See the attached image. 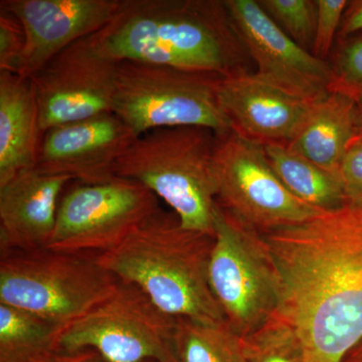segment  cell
<instances>
[{"mask_svg":"<svg viewBox=\"0 0 362 362\" xmlns=\"http://www.w3.org/2000/svg\"><path fill=\"white\" fill-rule=\"evenodd\" d=\"M279 278L274 318L304 362H342L362 338V204L262 233Z\"/></svg>","mask_w":362,"mask_h":362,"instance_id":"6da1fadb","label":"cell"},{"mask_svg":"<svg viewBox=\"0 0 362 362\" xmlns=\"http://www.w3.org/2000/svg\"><path fill=\"white\" fill-rule=\"evenodd\" d=\"M92 37L101 54L118 62L221 76L246 70L247 51L225 1L120 0L111 20Z\"/></svg>","mask_w":362,"mask_h":362,"instance_id":"7a4b0ae2","label":"cell"},{"mask_svg":"<svg viewBox=\"0 0 362 362\" xmlns=\"http://www.w3.org/2000/svg\"><path fill=\"white\" fill-rule=\"evenodd\" d=\"M214 237L159 209L119 246L96 255L120 282L136 286L160 310L202 323L226 322L209 284Z\"/></svg>","mask_w":362,"mask_h":362,"instance_id":"3957f363","label":"cell"},{"mask_svg":"<svg viewBox=\"0 0 362 362\" xmlns=\"http://www.w3.org/2000/svg\"><path fill=\"white\" fill-rule=\"evenodd\" d=\"M214 136L197 126L149 131L119 159L115 175L138 181L163 199L183 228L214 237Z\"/></svg>","mask_w":362,"mask_h":362,"instance_id":"277c9868","label":"cell"},{"mask_svg":"<svg viewBox=\"0 0 362 362\" xmlns=\"http://www.w3.org/2000/svg\"><path fill=\"white\" fill-rule=\"evenodd\" d=\"M118 284L96 255L1 252L0 303L30 312L61 329L102 303Z\"/></svg>","mask_w":362,"mask_h":362,"instance_id":"5b68a950","label":"cell"},{"mask_svg":"<svg viewBox=\"0 0 362 362\" xmlns=\"http://www.w3.org/2000/svg\"><path fill=\"white\" fill-rule=\"evenodd\" d=\"M221 78L211 71L121 61L113 113L137 137L182 126L204 127L221 134L232 130L218 100Z\"/></svg>","mask_w":362,"mask_h":362,"instance_id":"8992f818","label":"cell"},{"mask_svg":"<svg viewBox=\"0 0 362 362\" xmlns=\"http://www.w3.org/2000/svg\"><path fill=\"white\" fill-rule=\"evenodd\" d=\"M209 278L226 323L242 337L258 331L279 304V278L261 233L216 202Z\"/></svg>","mask_w":362,"mask_h":362,"instance_id":"52a82bcc","label":"cell"},{"mask_svg":"<svg viewBox=\"0 0 362 362\" xmlns=\"http://www.w3.org/2000/svg\"><path fill=\"white\" fill-rule=\"evenodd\" d=\"M175 325L139 288L119 281L110 296L59 330L57 351L93 350L107 362H177Z\"/></svg>","mask_w":362,"mask_h":362,"instance_id":"ba28073f","label":"cell"},{"mask_svg":"<svg viewBox=\"0 0 362 362\" xmlns=\"http://www.w3.org/2000/svg\"><path fill=\"white\" fill-rule=\"evenodd\" d=\"M213 164L216 202L261 235L321 213L283 185L263 145L235 131L214 136Z\"/></svg>","mask_w":362,"mask_h":362,"instance_id":"9c48e42d","label":"cell"},{"mask_svg":"<svg viewBox=\"0 0 362 362\" xmlns=\"http://www.w3.org/2000/svg\"><path fill=\"white\" fill-rule=\"evenodd\" d=\"M159 209L158 197L138 181L116 176L95 185L78 182L62 197L47 250L82 255L110 251Z\"/></svg>","mask_w":362,"mask_h":362,"instance_id":"30bf717a","label":"cell"},{"mask_svg":"<svg viewBox=\"0 0 362 362\" xmlns=\"http://www.w3.org/2000/svg\"><path fill=\"white\" fill-rule=\"evenodd\" d=\"M119 63L101 54L90 35L59 52L30 77L44 134L63 124L113 113Z\"/></svg>","mask_w":362,"mask_h":362,"instance_id":"8fae6325","label":"cell"},{"mask_svg":"<svg viewBox=\"0 0 362 362\" xmlns=\"http://www.w3.org/2000/svg\"><path fill=\"white\" fill-rule=\"evenodd\" d=\"M235 33L257 65L256 75L293 96L316 102L329 93V62L293 40L256 0H225Z\"/></svg>","mask_w":362,"mask_h":362,"instance_id":"7c38bea8","label":"cell"},{"mask_svg":"<svg viewBox=\"0 0 362 362\" xmlns=\"http://www.w3.org/2000/svg\"><path fill=\"white\" fill-rule=\"evenodd\" d=\"M136 139L114 113L63 124L45 132L35 169L84 185L106 182L116 177L117 162Z\"/></svg>","mask_w":362,"mask_h":362,"instance_id":"4fadbf2b","label":"cell"},{"mask_svg":"<svg viewBox=\"0 0 362 362\" xmlns=\"http://www.w3.org/2000/svg\"><path fill=\"white\" fill-rule=\"evenodd\" d=\"M120 0H1L21 21L25 47L18 75L30 78L59 52L99 32Z\"/></svg>","mask_w":362,"mask_h":362,"instance_id":"5bb4252c","label":"cell"},{"mask_svg":"<svg viewBox=\"0 0 362 362\" xmlns=\"http://www.w3.org/2000/svg\"><path fill=\"white\" fill-rule=\"evenodd\" d=\"M218 94L230 129L263 146L289 144L314 103L246 70L223 76Z\"/></svg>","mask_w":362,"mask_h":362,"instance_id":"9a60e30c","label":"cell"},{"mask_svg":"<svg viewBox=\"0 0 362 362\" xmlns=\"http://www.w3.org/2000/svg\"><path fill=\"white\" fill-rule=\"evenodd\" d=\"M73 180L37 169L21 171L0 187V251L47 250L61 197Z\"/></svg>","mask_w":362,"mask_h":362,"instance_id":"2e32d148","label":"cell"},{"mask_svg":"<svg viewBox=\"0 0 362 362\" xmlns=\"http://www.w3.org/2000/svg\"><path fill=\"white\" fill-rule=\"evenodd\" d=\"M44 132L30 78L0 71V187L35 168Z\"/></svg>","mask_w":362,"mask_h":362,"instance_id":"e0dca14e","label":"cell"},{"mask_svg":"<svg viewBox=\"0 0 362 362\" xmlns=\"http://www.w3.org/2000/svg\"><path fill=\"white\" fill-rule=\"evenodd\" d=\"M359 106L350 98L329 92L312 105L308 117L286 145L321 168L339 175L349 145L358 136Z\"/></svg>","mask_w":362,"mask_h":362,"instance_id":"ac0fdd59","label":"cell"},{"mask_svg":"<svg viewBox=\"0 0 362 362\" xmlns=\"http://www.w3.org/2000/svg\"><path fill=\"white\" fill-rule=\"evenodd\" d=\"M264 148L276 175L300 201L321 211L346 204L340 175L321 168L286 145L268 144Z\"/></svg>","mask_w":362,"mask_h":362,"instance_id":"d6986e66","label":"cell"},{"mask_svg":"<svg viewBox=\"0 0 362 362\" xmlns=\"http://www.w3.org/2000/svg\"><path fill=\"white\" fill-rule=\"evenodd\" d=\"M61 328L40 317L0 303V362H47Z\"/></svg>","mask_w":362,"mask_h":362,"instance_id":"ffe728a7","label":"cell"},{"mask_svg":"<svg viewBox=\"0 0 362 362\" xmlns=\"http://www.w3.org/2000/svg\"><path fill=\"white\" fill-rule=\"evenodd\" d=\"M173 349L177 362H247L244 337L226 322L176 318Z\"/></svg>","mask_w":362,"mask_h":362,"instance_id":"44dd1931","label":"cell"},{"mask_svg":"<svg viewBox=\"0 0 362 362\" xmlns=\"http://www.w3.org/2000/svg\"><path fill=\"white\" fill-rule=\"evenodd\" d=\"M244 339L247 362H304L292 331L274 317Z\"/></svg>","mask_w":362,"mask_h":362,"instance_id":"7402d4cb","label":"cell"},{"mask_svg":"<svg viewBox=\"0 0 362 362\" xmlns=\"http://www.w3.org/2000/svg\"><path fill=\"white\" fill-rule=\"evenodd\" d=\"M259 4L293 40L307 51L312 52L316 32V1L259 0Z\"/></svg>","mask_w":362,"mask_h":362,"instance_id":"603a6c76","label":"cell"},{"mask_svg":"<svg viewBox=\"0 0 362 362\" xmlns=\"http://www.w3.org/2000/svg\"><path fill=\"white\" fill-rule=\"evenodd\" d=\"M329 92H337L362 105V35L343 40L330 63Z\"/></svg>","mask_w":362,"mask_h":362,"instance_id":"cb8c5ba5","label":"cell"},{"mask_svg":"<svg viewBox=\"0 0 362 362\" xmlns=\"http://www.w3.org/2000/svg\"><path fill=\"white\" fill-rule=\"evenodd\" d=\"M316 32L311 52L317 58L326 61L349 2L346 0H316Z\"/></svg>","mask_w":362,"mask_h":362,"instance_id":"d4e9b609","label":"cell"},{"mask_svg":"<svg viewBox=\"0 0 362 362\" xmlns=\"http://www.w3.org/2000/svg\"><path fill=\"white\" fill-rule=\"evenodd\" d=\"M25 47V33L13 13L0 7V71L18 74Z\"/></svg>","mask_w":362,"mask_h":362,"instance_id":"484cf974","label":"cell"},{"mask_svg":"<svg viewBox=\"0 0 362 362\" xmlns=\"http://www.w3.org/2000/svg\"><path fill=\"white\" fill-rule=\"evenodd\" d=\"M340 178L347 204H362V137L349 145L340 166Z\"/></svg>","mask_w":362,"mask_h":362,"instance_id":"4316f807","label":"cell"},{"mask_svg":"<svg viewBox=\"0 0 362 362\" xmlns=\"http://www.w3.org/2000/svg\"><path fill=\"white\" fill-rule=\"evenodd\" d=\"M359 32H362V0L349 2L338 35L340 39L345 40Z\"/></svg>","mask_w":362,"mask_h":362,"instance_id":"83f0119b","label":"cell"},{"mask_svg":"<svg viewBox=\"0 0 362 362\" xmlns=\"http://www.w3.org/2000/svg\"><path fill=\"white\" fill-rule=\"evenodd\" d=\"M47 362H107L97 352L84 349L78 351H56Z\"/></svg>","mask_w":362,"mask_h":362,"instance_id":"f1b7e54d","label":"cell"},{"mask_svg":"<svg viewBox=\"0 0 362 362\" xmlns=\"http://www.w3.org/2000/svg\"><path fill=\"white\" fill-rule=\"evenodd\" d=\"M342 362H362V338L354 347Z\"/></svg>","mask_w":362,"mask_h":362,"instance_id":"f546056e","label":"cell"},{"mask_svg":"<svg viewBox=\"0 0 362 362\" xmlns=\"http://www.w3.org/2000/svg\"><path fill=\"white\" fill-rule=\"evenodd\" d=\"M358 124H357V131H358V135L362 137V105H358Z\"/></svg>","mask_w":362,"mask_h":362,"instance_id":"4dcf8cb0","label":"cell"}]
</instances>
